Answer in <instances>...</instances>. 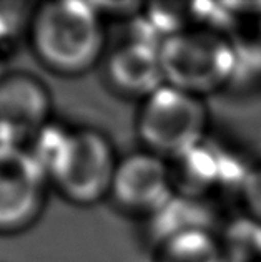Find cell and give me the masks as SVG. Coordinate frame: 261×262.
I'll use <instances>...</instances> for the list:
<instances>
[{"mask_svg": "<svg viewBox=\"0 0 261 262\" xmlns=\"http://www.w3.org/2000/svg\"><path fill=\"white\" fill-rule=\"evenodd\" d=\"M226 262H261V224L239 219L222 237Z\"/></svg>", "mask_w": 261, "mask_h": 262, "instance_id": "8fae6325", "label": "cell"}, {"mask_svg": "<svg viewBox=\"0 0 261 262\" xmlns=\"http://www.w3.org/2000/svg\"><path fill=\"white\" fill-rule=\"evenodd\" d=\"M105 81L113 93L140 103L165 86L160 40L133 37L123 40L107 55Z\"/></svg>", "mask_w": 261, "mask_h": 262, "instance_id": "52a82bcc", "label": "cell"}, {"mask_svg": "<svg viewBox=\"0 0 261 262\" xmlns=\"http://www.w3.org/2000/svg\"><path fill=\"white\" fill-rule=\"evenodd\" d=\"M135 129L143 149L175 161L207 141L208 110L200 96L165 85L140 103Z\"/></svg>", "mask_w": 261, "mask_h": 262, "instance_id": "277c9868", "label": "cell"}, {"mask_svg": "<svg viewBox=\"0 0 261 262\" xmlns=\"http://www.w3.org/2000/svg\"><path fill=\"white\" fill-rule=\"evenodd\" d=\"M153 262H226L223 241L210 227L180 231L153 246Z\"/></svg>", "mask_w": 261, "mask_h": 262, "instance_id": "30bf717a", "label": "cell"}, {"mask_svg": "<svg viewBox=\"0 0 261 262\" xmlns=\"http://www.w3.org/2000/svg\"><path fill=\"white\" fill-rule=\"evenodd\" d=\"M165 83L205 98L230 83L236 70L235 43L215 27L198 25L160 42Z\"/></svg>", "mask_w": 261, "mask_h": 262, "instance_id": "3957f363", "label": "cell"}, {"mask_svg": "<svg viewBox=\"0 0 261 262\" xmlns=\"http://www.w3.org/2000/svg\"><path fill=\"white\" fill-rule=\"evenodd\" d=\"M50 90L35 75L12 72L0 77V126L20 141L32 140L50 123Z\"/></svg>", "mask_w": 261, "mask_h": 262, "instance_id": "ba28073f", "label": "cell"}, {"mask_svg": "<svg viewBox=\"0 0 261 262\" xmlns=\"http://www.w3.org/2000/svg\"><path fill=\"white\" fill-rule=\"evenodd\" d=\"M47 184L49 179L27 149L0 153V236L33 227L44 214Z\"/></svg>", "mask_w": 261, "mask_h": 262, "instance_id": "8992f818", "label": "cell"}, {"mask_svg": "<svg viewBox=\"0 0 261 262\" xmlns=\"http://www.w3.org/2000/svg\"><path fill=\"white\" fill-rule=\"evenodd\" d=\"M30 143L27 151L67 203L90 208L108 199L120 158L105 133L49 123Z\"/></svg>", "mask_w": 261, "mask_h": 262, "instance_id": "6da1fadb", "label": "cell"}, {"mask_svg": "<svg viewBox=\"0 0 261 262\" xmlns=\"http://www.w3.org/2000/svg\"><path fill=\"white\" fill-rule=\"evenodd\" d=\"M27 37L40 65L60 77L93 70L107 48L97 5L78 0L38 4L29 15Z\"/></svg>", "mask_w": 261, "mask_h": 262, "instance_id": "7a4b0ae2", "label": "cell"}, {"mask_svg": "<svg viewBox=\"0 0 261 262\" xmlns=\"http://www.w3.org/2000/svg\"><path fill=\"white\" fill-rule=\"evenodd\" d=\"M175 196L170 163L163 158L140 149L118 160L108 199L122 214L150 221Z\"/></svg>", "mask_w": 261, "mask_h": 262, "instance_id": "5b68a950", "label": "cell"}, {"mask_svg": "<svg viewBox=\"0 0 261 262\" xmlns=\"http://www.w3.org/2000/svg\"><path fill=\"white\" fill-rule=\"evenodd\" d=\"M238 191L245 217L261 224V163L245 169Z\"/></svg>", "mask_w": 261, "mask_h": 262, "instance_id": "7c38bea8", "label": "cell"}, {"mask_svg": "<svg viewBox=\"0 0 261 262\" xmlns=\"http://www.w3.org/2000/svg\"><path fill=\"white\" fill-rule=\"evenodd\" d=\"M168 163L176 196L203 201L223 178V160L216 156V151L208 148L207 141L188 155Z\"/></svg>", "mask_w": 261, "mask_h": 262, "instance_id": "9c48e42d", "label": "cell"}]
</instances>
